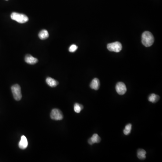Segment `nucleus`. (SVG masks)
Returning a JSON list of instances; mask_svg holds the SVG:
<instances>
[{"label": "nucleus", "instance_id": "7", "mask_svg": "<svg viewBox=\"0 0 162 162\" xmlns=\"http://www.w3.org/2000/svg\"><path fill=\"white\" fill-rule=\"evenodd\" d=\"M28 145V142L27 138L24 136H22L20 141L19 143V147L21 149H24L27 147Z\"/></svg>", "mask_w": 162, "mask_h": 162}, {"label": "nucleus", "instance_id": "10", "mask_svg": "<svg viewBox=\"0 0 162 162\" xmlns=\"http://www.w3.org/2000/svg\"><path fill=\"white\" fill-rule=\"evenodd\" d=\"M100 81L97 78H95L91 81L90 83V88L95 90H98L100 87Z\"/></svg>", "mask_w": 162, "mask_h": 162}, {"label": "nucleus", "instance_id": "13", "mask_svg": "<svg viewBox=\"0 0 162 162\" xmlns=\"http://www.w3.org/2000/svg\"><path fill=\"white\" fill-rule=\"evenodd\" d=\"M146 152L144 149H139L138 151V159L141 160H144L146 158Z\"/></svg>", "mask_w": 162, "mask_h": 162}, {"label": "nucleus", "instance_id": "15", "mask_svg": "<svg viewBox=\"0 0 162 162\" xmlns=\"http://www.w3.org/2000/svg\"><path fill=\"white\" fill-rule=\"evenodd\" d=\"M83 107L82 105L79 103H75L74 105V110L76 113H80L81 110L83 109Z\"/></svg>", "mask_w": 162, "mask_h": 162}, {"label": "nucleus", "instance_id": "2", "mask_svg": "<svg viewBox=\"0 0 162 162\" xmlns=\"http://www.w3.org/2000/svg\"><path fill=\"white\" fill-rule=\"evenodd\" d=\"M11 19L16 21L19 23L23 24L28 21V18L24 14L13 12L10 16Z\"/></svg>", "mask_w": 162, "mask_h": 162}, {"label": "nucleus", "instance_id": "1", "mask_svg": "<svg viewBox=\"0 0 162 162\" xmlns=\"http://www.w3.org/2000/svg\"><path fill=\"white\" fill-rule=\"evenodd\" d=\"M142 41L144 46L146 47H149L154 43V36L151 32L145 31L142 35Z\"/></svg>", "mask_w": 162, "mask_h": 162}, {"label": "nucleus", "instance_id": "17", "mask_svg": "<svg viewBox=\"0 0 162 162\" xmlns=\"http://www.w3.org/2000/svg\"><path fill=\"white\" fill-rule=\"evenodd\" d=\"M77 49H78V46L75 45L73 44L71 45L70 46V47H69V51L70 52H74L77 50Z\"/></svg>", "mask_w": 162, "mask_h": 162}, {"label": "nucleus", "instance_id": "6", "mask_svg": "<svg viewBox=\"0 0 162 162\" xmlns=\"http://www.w3.org/2000/svg\"><path fill=\"white\" fill-rule=\"evenodd\" d=\"M116 90L117 93L120 95H123L125 94L127 91V87L125 84L122 82H119L116 84Z\"/></svg>", "mask_w": 162, "mask_h": 162}, {"label": "nucleus", "instance_id": "11", "mask_svg": "<svg viewBox=\"0 0 162 162\" xmlns=\"http://www.w3.org/2000/svg\"><path fill=\"white\" fill-rule=\"evenodd\" d=\"M46 82L49 86L52 87H56L59 84L57 80L50 77H48L46 79Z\"/></svg>", "mask_w": 162, "mask_h": 162}, {"label": "nucleus", "instance_id": "8", "mask_svg": "<svg viewBox=\"0 0 162 162\" xmlns=\"http://www.w3.org/2000/svg\"><path fill=\"white\" fill-rule=\"evenodd\" d=\"M101 138L97 134H93L91 138L88 140V143L92 145L94 143H99L101 142Z\"/></svg>", "mask_w": 162, "mask_h": 162}, {"label": "nucleus", "instance_id": "16", "mask_svg": "<svg viewBox=\"0 0 162 162\" xmlns=\"http://www.w3.org/2000/svg\"><path fill=\"white\" fill-rule=\"evenodd\" d=\"M132 125L131 124L129 123L126 126L125 129L123 130V133L125 135H129L131 130Z\"/></svg>", "mask_w": 162, "mask_h": 162}, {"label": "nucleus", "instance_id": "14", "mask_svg": "<svg viewBox=\"0 0 162 162\" xmlns=\"http://www.w3.org/2000/svg\"><path fill=\"white\" fill-rule=\"evenodd\" d=\"M159 99H160V97L158 95L155 94H151L149 97L148 100L150 102L154 103H156V102L158 101Z\"/></svg>", "mask_w": 162, "mask_h": 162}, {"label": "nucleus", "instance_id": "18", "mask_svg": "<svg viewBox=\"0 0 162 162\" xmlns=\"http://www.w3.org/2000/svg\"><path fill=\"white\" fill-rule=\"evenodd\" d=\"M6 1H8V0H6Z\"/></svg>", "mask_w": 162, "mask_h": 162}, {"label": "nucleus", "instance_id": "3", "mask_svg": "<svg viewBox=\"0 0 162 162\" xmlns=\"http://www.w3.org/2000/svg\"><path fill=\"white\" fill-rule=\"evenodd\" d=\"M11 90L14 99L16 101H20L22 98L20 87L18 84H15L11 87Z\"/></svg>", "mask_w": 162, "mask_h": 162}, {"label": "nucleus", "instance_id": "12", "mask_svg": "<svg viewBox=\"0 0 162 162\" xmlns=\"http://www.w3.org/2000/svg\"><path fill=\"white\" fill-rule=\"evenodd\" d=\"M39 38L41 40H45L47 39L49 37V33L48 31L45 29L42 30L40 32L39 34Z\"/></svg>", "mask_w": 162, "mask_h": 162}, {"label": "nucleus", "instance_id": "4", "mask_svg": "<svg viewBox=\"0 0 162 162\" xmlns=\"http://www.w3.org/2000/svg\"><path fill=\"white\" fill-rule=\"evenodd\" d=\"M107 48L110 51L119 52L122 50V46L121 43L120 42H114L108 44L107 45Z\"/></svg>", "mask_w": 162, "mask_h": 162}, {"label": "nucleus", "instance_id": "5", "mask_svg": "<svg viewBox=\"0 0 162 162\" xmlns=\"http://www.w3.org/2000/svg\"><path fill=\"white\" fill-rule=\"evenodd\" d=\"M50 118L55 120H61L63 119V115L60 109H53L50 113Z\"/></svg>", "mask_w": 162, "mask_h": 162}, {"label": "nucleus", "instance_id": "9", "mask_svg": "<svg viewBox=\"0 0 162 162\" xmlns=\"http://www.w3.org/2000/svg\"><path fill=\"white\" fill-rule=\"evenodd\" d=\"M25 61L28 64H34L38 62V60L37 58L32 57L31 55H27L25 57Z\"/></svg>", "mask_w": 162, "mask_h": 162}]
</instances>
